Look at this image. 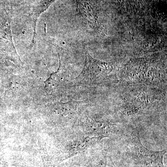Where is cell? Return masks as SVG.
Segmentation results:
<instances>
[{"mask_svg": "<svg viewBox=\"0 0 167 167\" xmlns=\"http://www.w3.org/2000/svg\"><path fill=\"white\" fill-rule=\"evenodd\" d=\"M87 130L90 136L101 137H113L122 135L123 130L120 126L103 117L89 118L87 119Z\"/></svg>", "mask_w": 167, "mask_h": 167, "instance_id": "obj_3", "label": "cell"}, {"mask_svg": "<svg viewBox=\"0 0 167 167\" xmlns=\"http://www.w3.org/2000/svg\"><path fill=\"white\" fill-rule=\"evenodd\" d=\"M129 156L141 167H164L163 157L166 151H151L142 144L139 135L132 139Z\"/></svg>", "mask_w": 167, "mask_h": 167, "instance_id": "obj_2", "label": "cell"}, {"mask_svg": "<svg viewBox=\"0 0 167 167\" xmlns=\"http://www.w3.org/2000/svg\"><path fill=\"white\" fill-rule=\"evenodd\" d=\"M94 167H117L114 164L112 158L106 155H104L102 157L96 162Z\"/></svg>", "mask_w": 167, "mask_h": 167, "instance_id": "obj_4", "label": "cell"}, {"mask_svg": "<svg viewBox=\"0 0 167 167\" xmlns=\"http://www.w3.org/2000/svg\"><path fill=\"white\" fill-rule=\"evenodd\" d=\"M115 67L113 64L101 61L87 55L83 75L88 84H104L116 79L117 72Z\"/></svg>", "mask_w": 167, "mask_h": 167, "instance_id": "obj_1", "label": "cell"}]
</instances>
